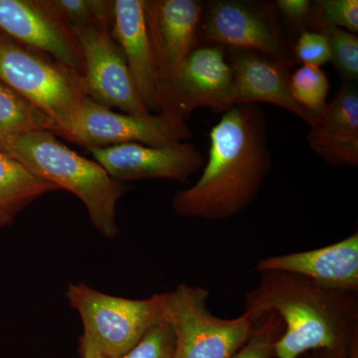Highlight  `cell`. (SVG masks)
Segmentation results:
<instances>
[{
	"label": "cell",
	"mask_w": 358,
	"mask_h": 358,
	"mask_svg": "<svg viewBox=\"0 0 358 358\" xmlns=\"http://www.w3.org/2000/svg\"><path fill=\"white\" fill-rule=\"evenodd\" d=\"M209 136L203 173L192 187L176 193L173 207L183 217L226 220L253 203L267 178V120L256 103H238L223 113Z\"/></svg>",
	"instance_id": "obj_1"
},
{
	"label": "cell",
	"mask_w": 358,
	"mask_h": 358,
	"mask_svg": "<svg viewBox=\"0 0 358 358\" xmlns=\"http://www.w3.org/2000/svg\"><path fill=\"white\" fill-rule=\"evenodd\" d=\"M246 294L245 313L256 324L268 313L285 322L274 345L275 358H299L313 350L339 352L358 326L355 294L322 288L287 273L264 271Z\"/></svg>",
	"instance_id": "obj_2"
},
{
	"label": "cell",
	"mask_w": 358,
	"mask_h": 358,
	"mask_svg": "<svg viewBox=\"0 0 358 358\" xmlns=\"http://www.w3.org/2000/svg\"><path fill=\"white\" fill-rule=\"evenodd\" d=\"M0 152L59 189L73 193L83 202L90 220L103 236H117V204L128 186L114 180L95 160L77 154L49 131L0 140Z\"/></svg>",
	"instance_id": "obj_3"
},
{
	"label": "cell",
	"mask_w": 358,
	"mask_h": 358,
	"mask_svg": "<svg viewBox=\"0 0 358 358\" xmlns=\"http://www.w3.org/2000/svg\"><path fill=\"white\" fill-rule=\"evenodd\" d=\"M0 81L43 110L57 124L55 136L88 98L83 75L4 33L0 35Z\"/></svg>",
	"instance_id": "obj_4"
},
{
	"label": "cell",
	"mask_w": 358,
	"mask_h": 358,
	"mask_svg": "<svg viewBox=\"0 0 358 358\" xmlns=\"http://www.w3.org/2000/svg\"><path fill=\"white\" fill-rule=\"evenodd\" d=\"M66 298L83 322L82 338L93 343L106 358L121 357L164 320V294L131 300L78 282L68 287Z\"/></svg>",
	"instance_id": "obj_5"
},
{
	"label": "cell",
	"mask_w": 358,
	"mask_h": 358,
	"mask_svg": "<svg viewBox=\"0 0 358 358\" xmlns=\"http://www.w3.org/2000/svg\"><path fill=\"white\" fill-rule=\"evenodd\" d=\"M209 292L180 284L164 293V320L174 336V358H232L251 338L256 322L247 313L236 319L208 310Z\"/></svg>",
	"instance_id": "obj_6"
},
{
	"label": "cell",
	"mask_w": 358,
	"mask_h": 358,
	"mask_svg": "<svg viewBox=\"0 0 358 358\" xmlns=\"http://www.w3.org/2000/svg\"><path fill=\"white\" fill-rule=\"evenodd\" d=\"M59 136L87 148L136 143L164 147L192 136L183 120L159 115L117 114L88 98Z\"/></svg>",
	"instance_id": "obj_7"
},
{
	"label": "cell",
	"mask_w": 358,
	"mask_h": 358,
	"mask_svg": "<svg viewBox=\"0 0 358 358\" xmlns=\"http://www.w3.org/2000/svg\"><path fill=\"white\" fill-rule=\"evenodd\" d=\"M232 82V68L226 61L223 46L194 49L174 76L162 85V112L183 121L199 108L226 112L231 108Z\"/></svg>",
	"instance_id": "obj_8"
},
{
	"label": "cell",
	"mask_w": 358,
	"mask_h": 358,
	"mask_svg": "<svg viewBox=\"0 0 358 358\" xmlns=\"http://www.w3.org/2000/svg\"><path fill=\"white\" fill-rule=\"evenodd\" d=\"M84 59L88 96L103 107L129 115L150 114L141 102L121 47L107 26L73 27Z\"/></svg>",
	"instance_id": "obj_9"
},
{
	"label": "cell",
	"mask_w": 358,
	"mask_h": 358,
	"mask_svg": "<svg viewBox=\"0 0 358 358\" xmlns=\"http://www.w3.org/2000/svg\"><path fill=\"white\" fill-rule=\"evenodd\" d=\"M0 30L84 76V59L76 36L49 0H0Z\"/></svg>",
	"instance_id": "obj_10"
},
{
	"label": "cell",
	"mask_w": 358,
	"mask_h": 358,
	"mask_svg": "<svg viewBox=\"0 0 358 358\" xmlns=\"http://www.w3.org/2000/svg\"><path fill=\"white\" fill-rule=\"evenodd\" d=\"M88 150L110 178L122 183L152 178L185 182L204 164L199 150L189 143L164 147L129 143Z\"/></svg>",
	"instance_id": "obj_11"
},
{
	"label": "cell",
	"mask_w": 358,
	"mask_h": 358,
	"mask_svg": "<svg viewBox=\"0 0 358 358\" xmlns=\"http://www.w3.org/2000/svg\"><path fill=\"white\" fill-rule=\"evenodd\" d=\"M143 11L162 89L192 51L202 7L195 0H143Z\"/></svg>",
	"instance_id": "obj_12"
},
{
	"label": "cell",
	"mask_w": 358,
	"mask_h": 358,
	"mask_svg": "<svg viewBox=\"0 0 358 358\" xmlns=\"http://www.w3.org/2000/svg\"><path fill=\"white\" fill-rule=\"evenodd\" d=\"M205 39L261 54L287 64L288 59L279 33L265 14L243 2H212L201 27Z\"/></svg>",
	"instance_id": "obj_13"
},
{
	"label": "cell",
	"mask_w": 358,
	"mask_h": 358,
	"mask_svg": "<svg viewBox=\"0 0 358 358\" xmlns=\"http://www.w3.org/2000/svg\"><path fill=\"white\" fill-rule=\"evenodd\" d=\"M256 270L287 273L322 288L357 293L358 234L355 233L324 248L261 259Z\"/></svg>",
	"instance_id": "obj_14"
},
{
	"label": "cell",
	"mask_w": 358,
	"mask_h": 358,
	"mask_svg": "<svg viewBox=\"0 0 358 358\" xmlns=\"http://www.w3.org/2000/svg\"><path fill=\"white\" fill-rule=\"evenodd\" d=\"M113 36L124 53L141 102L150 112H162L160 81L148 38L143 0L113 1Z\"/></svg>",
	"instance_id": "obj_15"
},
{
	"label": "cell",
	"mask_w": 358,
	"mask_h": 358,
	"mask_svg": "<svg viewBox=\"0 0 358 358\" xmlns=\"http://www.w3.org/2000/svg\"><path fill=\"white\" fill-rule=\"evenodd\" d=\"M229 64L233 72L231 107L238 103H272L293 113L310 128L315 126V117L292 95L287 64L242 50L233 54Z\"/></svg>",
	"instance_id": "obj_16"
},
{
	"label": "cell",
	"mask_w": 358,
	"mask_h": 358,
	"mask_svg": "<svg viewBox=\"0 0 358 358\" xmlns=\"http://www.w3.org/2000/svg\"><path fill=\"white\" fill-rule=\"evenodd\" d=\"M59 190L0 152V229L11 225L21 211L47 193Z\"/></svg>",
	"instance_id": "obj_17"
},
{
	"label": "cell",
	"mask_w": 358,
	"mask_h": 358,
	"mask_svg": "<svg viewBox=\"0 0 358 358\" xmlns=\"http://www.w3.org/2000/svg\"><path fill=\"white\" fill-rule=\"evenodd\" d=\"M57 124L35 103L0 81V140L36 131L55 134Z\"/></svg>",
	"instance_id": "obj_18"
},
{
	"label": "cell",
	"mask_w": 358,
	"mask_h": 358,
	"mask_svg": "<svg viewBox=\"0 0 358 358\" xmlns=\"http://www.w3.org/2000/svg\"><path fill=\"white\" fill-rule=\"evenodd\" d=\"M289 89L296 102L312 114L317 124L327 105L329 81L326 73L319 67L303 65L289 75Z\"/></svg>",
	"instance_id": "obj_19"
},
{
	"label": "cell",
	"mask_w": 358,
	"mask_h": 358,
	"mask_svg": "<svg viewBox=\"0 0 358 358\" xmlns=\"http://www.w3.org/2000/svg\"><path fill=\"white\" fill-rule=\"evenodd\" d=\"M315 127L339 136H358V93L352 84L343 82Z\"/></svg>",
	"instance_id": "obj_20"
},
{
	"label": "cell",
	"mask_w": 358,
	"mask_h": 358,
	"mask_svg": "<svg viewBox=\"0 0 358 358\" xmlns=\"http://www.w3.org/2000/svg\"><path fill=\"white\" fill-rule=\"evenodd\" d=\"M307 141L312 150L331 166H358V136H339L313 127Z\"/></svg>",
	"instance_id": "obj_21"
},
{
	"label": "cell",
	"mask_w": 358,
	"mask_h": 358,
	"mask_svg": "<svg viewBox=\"0 0 358 358\" xmlns=\"http://www.w3.org/2000/svg\"><path fill=\"white\" fill-rule=\"evenodd\" d=\"M320 33L329 41L331 60L341 77L345 81L358 80V37L341 28L315 22Z\"/></svg>",
	"instance_id": "obj_22"
},
{
	"label": "cell",
	"mask_w": 358,
	"mask_h": 358,
	"mask_svg": "<svg viewBox=\"0 0 358 358\" xmlns=\"http://www.w3.org/2000/svg\"><path fill=\"white\" fill-rule=\"evenodd\" d=\"M70 27L113 25V1L106 0H49Z\"/></svg>",
	"instance_id": "obj_23"
},
{
	"label": "cell",
	"mask_w": 358,
	"mask_h": 358,
	"mask_svg": "<svg viewBox=\"0 0 358 358\" xmlns=\"http://www.w3.org/2000/svg\"><path fill=\"white\" fill-rule=\"evenodd\" d=\"M120 358H174L173 329L166 320L157 322Z\"/></svg>",
	"instance_id": "obj_24"
},
{
	"label": "cell",
	"mask_w": 358,
	"mask_h": 358,
	"mask_svg": "<svg viewBox=\"0 0 358 358\" xmlns=\"http://www.w3.org/2000/svg\"><path fill=\"white\" fill-rule=\"evenodd\" d=\"M313 23L341 28L353 34L358 31L357 0H320L315 2Z\"/></svg>",
	"instance_id": "obj_25"
},
{
	"label": "cell",
	"mask_w": 358,
	"mask_h": 358,
	"mask_svg": "<svg viewBox=\"0 0 358 358\" xmlns=\"http://www.w3.org/2000/svg\"><path fill=\"white\" fill-rule=\"evenodd\" d=\"M261 320L260 327H255L246 345L232 358H272L274 345L281 329V320L275 313H268Z\"/></svg>",
	"instance_id": "obj_26"
},
{
	"label": "cell",
	"mask_w": 358,
	"mask_h": 358,
	"mask_svg": "<svg viewBox=\"0 0 358 358\" xmlns=\"http://www.w3.org/2000/svg\"><path fill=\"white\" fill-rule=\"evenodd\" d=\"M296 57L303 65L319 67L331 62L329 41L322 33L303 30L294 46Z\"/></svg>",
	"instance_id": "obj_27"
},
{
	"label": "cell",
	"mask_w": 358,
	"mask_h": 358,
	"mask_svg": "<svg viewBox=\"0 0 358 358\" xmlns=\"http://www.w3.org/2000/svg\"><path fill=\"white\" fill-rule=\"evenodd\" d=\"M277 6L282 15L294 24L303 25L310 20L313 4L308 0H279Z\"/></svg>",
	"instance_id": "obj_28"
},
{
	"label": "cell",
	"mask_w": 358,
	"mask_h": 358,
	"mask_svg": "<svg viewBox=\"0 0 358 358\" xmlns=\"http://www.w3.org/2000/svg\"><path fill=\"white\" fill-rule=\"evenodd\" d=\"M82 358H106L93 343L81 338Z\"/></svg>",
	"instance_id": "obj_29"
},
{
	"label": "cell",
	"mask_w": 358,
	"mask_h": 358,
	"mask_svg": "<svg viewBox=\"0 0 358 358\" xmlns=\"http://www.w3.org/2000/svg\"><path fill=\"white\" fill-rule=\"evenodd\" d=\"M3 34V32L1 31V30H0V35H2Z\"/></svg>",
	"instance_id": "obj_30"
}]
</instances>
